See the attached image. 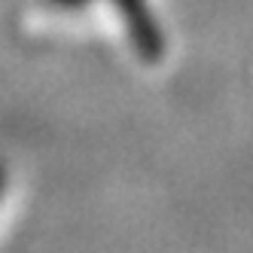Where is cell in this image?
Segmentation results:
<instances>
[{
    "instance_id": "6da1fadb",
    "label": "cell",
    "mask_w": 253,
    "mask_h": 253,
    "mask_svg": "<svg viewBox=\"0 0 253 253\" xmlns=\"http://www.w3.org/2000/svg\"><path fill=\"white\" fill-rule=\"evenodd\" d=\"M46 3L58 9H77L92 3V0H46ZM107 3H113V9L119 12L122 28L131 40V49L143 61H159L165 55V31H162L150 0H107Z\"/></svg>"
},
{
    "instance_id": "7a4b0ae2",
    "label": "cell",
    "mask_w": 253,
    "mask_h": 253,
    "mask_svg": "<svg viewBox=\"0 0 253 253\" xmlns=\"http://www.w3.org/2000/svg\"><path fill=\"white\" fill-rule=\"evenodd\" d=\"M3 183H6V171H3V165H0V192H3Z\"/></svg>"
}]
</instances>
